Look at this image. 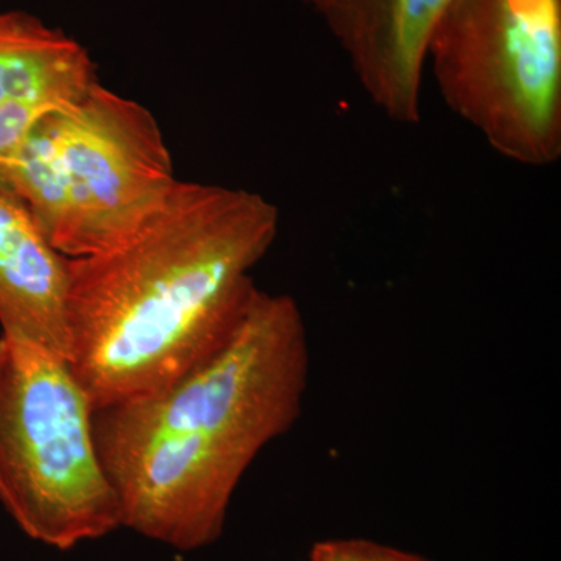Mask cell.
Returning a JSON list of instances; mask_svg holds the SVG:
<instances>
[{"label": "cell", "instance_id": "obj_1", "mask_svg": "<svg viewBox=\"0 0 561 561\" xmlns=\"http://www.w3.org/2000/svg\"><path fill=\"white\" fill-rule=\"evenodd\" d=\"M278 231L279 210L261 194L179 180L130 236L69 260V364L95 411L161 389L216 353Z\"/></svg>", "mask_w": 561, "mask_h": 561}, {"label": "cell", "instance_id": "obj_2", "mask_svg": "<svg viewBox=\"0 0 561 561\" xmlns=\"http://www.w3.org/2000/svg\"><path fill=\"white\" fill-rule=\"evenodd\" d=\"M308 328L289 295L257 287L216 353L161 389L94 412L122 527L181 552L219 540L253 461L300 419Z\"/></svg>", "mask_w": 561, "mask_h": 561}, {"label": "cell", "instance_id": "obj_3", "mask_svg": "<svg viewBox=\"0 0 561 561\" xmlns=\"http://www.w3.org/2000/svg\"><path fill=\"white\" fill-rule=\"evenodd\" d=\"M0 181L27 205L54 249L73 260L130 236L179 179L151 111L98 83L36 125L0 162Z\"/></svg>", "mask_w": 561, "mask_h": 561}, {"label": "cell", "instance_id": "obj_4", "mask_svg": "<svg viewBox=\"0 0 561 561\" xmlns=\"http://www.w3.org/2000/svg\"><path fill=\"white\" fill-rule=\"evenodd\" d=\"M94 412L68 359L0 334V502L28 537L60 551L122 527Z\"/></svg>", "mask_w": 561, "mask_h": 561}, {"label": "cell", "instance_id": "obj_5", "mask_svg": "<svg viewBox=\"0 0 561 561\" xmlns=\"http://www.w3.org/2000/svg\"><path fill=\"white\" fill-rule=\"evenodd\" d=\"M443 102L505 160L561 157V0H451L427 61Z\"/></svg>", "mask_w": 561, "mask_h": 561}, {"label": "cell", "instance_id": "obj_6", "mask_svg": "<svg viewBox=\"0 0 561 561\" xmlns=\"http://www.w3.org/2000/svg\"><path fill=\"white\" fill-rule=\"evenodd\" d=\"M305 2L345 51L379 113L397 124H420L427 49L451 0Z\"/></svg>", "mask_w": 561, "mask_h": 561}, {"label": "cell", "instance_id": "obj_7", "mask_svg": "<svg viewBox=\"0 0 561 561\" xmlns=\"http://www.w3.org/2000/svg\"><path fill=\"white\" fill-rule=\"evenodd\" d=\"M90 54L76 39L21 11L0 13V162L51 113L98 84Z\"/></svg>", "mask_w": 561, "mask_h": 561}, {"label": "cell", "instance_id": "obj_8", "mask_svg": "<svg viewBox=\"0 0 561 561\" xmlns=\"http://www.w3.org/2000/svg\"><path fill=\"white\" fill-rule=\"evenodd\" d=\"M69 257L0 181V327L69 360Z\"/></svg>", "mask_w": 561, "mask_h": 561}, {"label": "cell", "instance_id": "obj_9", "mask_svg": "<svg viewBox=\"0 0 561 561\" xmlns=\"http://www.w3.org/2000/svg\"><path fill=\"white\" fill-rule=\"evenodd\" d=\"M309 561H432L381 542L345 538L316 542Z\"/></svg>", "mask_w": 561, "mask_h": 561}]
</instances>
